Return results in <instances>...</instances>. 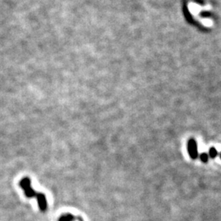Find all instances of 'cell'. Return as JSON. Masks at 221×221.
I'll return each instance as SVG.
<instances>
[{
    "instance_id": "cell-1",
    "label": "cell",
    "mask_w": 221,
    "mask_h": 221,
    "mask_svg": "<svg viewBox=\"0 0 221 221\" xmlns=\"http://www.w3.org/2000/svg\"><path fill=\"white\" fill-rule=\"evenodd\" d=\"M20 186L25 191V194L26 197H28V198L34 197L36 198L41 211H46L47 201H46L45 196L43 193H39V192H36L34 190L32 189V188L30 187V180L28 178H24V179H21V182H20Z\"/></svg>"
},
{
    "instance_id": "cell-2",
    "label": "cell",
    "mask_w": 221,
    "mask_h": 221,
    "mask_svg": "<svg viewBox=\"0 0 221 221\" xmlns=\"http://www.w3.org/2000/svg\"><path fill=\"white\" fill-rule=\"evenodd\" d=\"M188 155L192 160H196L198 157V143L194 139H190L188 142Z\"/></svg>"
},
{
    "instance_id": "cell-3",
    "label": "cell",
    "mask_w": 221,
    "mask_h": 221,
    "mask_svg": "<svg viewBox=\"0 0 221 221\" xmlns=\"http://www.w3.org/2000/svg\"><path fill=\"white\" fill-rule=\"evenodd\" d=\"M208 156H209L211 158H212V159L216 158V156H218V152L216 150V148H215V147H211L210 150H209Z\"/></svg>"
},
{
    "instance_id": "cell-4",
    "label": "cell",
    "mask_w": 221,
    "mask_h": 221,
    "mask_svg": "<svg viewBox=\"0 0 221 221\" xmlns=\"http://www.w3.org/2000/svg\"><path fill=\"white\" fill-rule=\"evenodd\" d=\"M200 160L204 163H206L208 162V160H209V156L206 153H202L200 155Z\"/></svg>"
},
{
    "instance_id": "cell-5",
    "label": "cell",
    "mask_w": 221,
    "mask_h": 221,
    "mask_svg": "<svg viewBox=\"0 0 221 221\" xmlns=\"http://www.w3.org/2000/svg\"><path fill=\"white\" fill-rule=\"evenodd\" d=\"M74 217L71 215H66V216H61L59 221H73Z\"/></svg>"
},
{
    "instance_id": "cell-6",
    "label": "cell",
    "mask_w": 221,
    "mask_h": 221,
    "mask_svg": "<svg viewBox=\"0 0 221 221\" xmlns=\"http://www.w3.org/2000/svg\"><path fill=\"white\" fill-rule=\"evenodd\" d=\"M219 156H220V159H221V153H220V154H219Z\"/></svg>"
}]
</instances>
